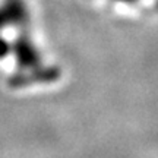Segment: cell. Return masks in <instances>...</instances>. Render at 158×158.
<instances>
[{"label":"cell","instance_id":"1","mask_svg":"<svg viewBox=\"0 0 158 158\" xmlns=\"http://www.w3.org/2000/svg\"><path fill=\"white\" fill-rule=\"evenodd\" d=\"M59 69L56 68H32L28 72L19 73L10 79V85L15 88H22L35 82H51L59 78Z\"/></svg>","mask_w":158,"mask_h":158},{"label":"cell","instance_id":"2","mask_svg":"<svg viewBox=\"0 0 158 158\" xmlns=\"http://www.w3.org/2000/svg\"><path fill=\"white\" fill-rule=\"evenodd\" d=\"M15 56H16V62L19 63V66L22 69H32L37 68L41 62L38 50L35 48V45L31 43V40L28 37H21L15 43L13 47Z\"/></svg>","mask_w":158,"mask_h":158},{"label":"cell","instance_id":"3","mask_svg":"<svg viewBox=\"0 0 158 158\" xmlns=\"http://www.w3.org/2000/svg\"><path fill=\"white\" fill-rule=\"evenodd\" d=\"M9 53H10V45H9V43H7L5 38L0 37V59L6 57Z\"/></svg>","mask_w":158,"mask_h":158},{"label":"cell","instance_id":"4","mask_svg":"<svg viewBox=\"0 0 158 158\" xmlns=\"http://www.w3.org/2000/svg\"><path fill=\"white\" fill-rule=\"evenodd\" d=\"M123 2H130V0H123Z\"/></svg>","mask_w":158,"mask_h":158}]
</instances>
